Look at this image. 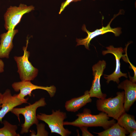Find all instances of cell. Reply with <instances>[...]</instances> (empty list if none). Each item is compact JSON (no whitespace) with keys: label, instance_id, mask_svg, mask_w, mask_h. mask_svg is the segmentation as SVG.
Returning <instances> with one entry per match:
<instances>
[{"label":"cell","instance_id":"obj_1","mask_svg":"<svg viewBox=\"0 0 136 136\" xmlns=\"http://www.w3.org/2000/svg\"><path fill=\"white\" fill-rule=\"evenodd\" d=\"M76 116L78 118L75 121H64V125H72L79 127L83 126L101 127L106 130L116 123L114 119L109 120V117L105 113L102 112L97 115H92L91 111L88 109H85L82 113H79Z\"/></svg>","mask_w":136,"mask_h":136},{"label":"cell","instance_id":"obj_2","mask_svg":"<svg viewBox=\"0 0 136 136\" xmlns=\"http://www.w3.org/2000/svg\"><path fill=\"white\" fill-rule=\"evenodd\" d=\"M46 105L45 98L42 97L32 104L23 108H14L11 111V113L16 116L20 122V115L22 114L24 117V122L21 125L20 134L28 133L32 125L34 124L37 125L39 123V121L36 114L37 110L38 108L44 107Z\"/></svg>","mask_w":136,"mask_h":136},{"label":"cell","instance_id":"obj_3","mask_svg":"<svg viewBox=\"0 0 136 136\" xmlns=\"http://www.w3.org/2000/svg\"><path fill=\"white\" fill-rule=\"evenodd\" d=\"M116 94L114 97L98 99L96 101V106L98 110L117 120L125 111L124 107V91L118 92Z\"/></svg>","mask_w":136,"mask_h":136},{"label":"cell","instance_id":"obj_4","mask_svg":"<svg viewBox=\"0 0 136 136\" xmlns=\"http://www.w3.org/2000/svg\"><path fill=\"white\" fill-rule=\"evenodd\" d=\"M37 116L38 120L47 124L51 133H57L61 136H69L71 133V131L63 126L64 120L67 118L65 112L61 111L60 110L55 111L52 110L51 114L40 113L37 114Z\"/></svg>","mask_w":136,"mask_h":136},{"label":"cell","instance_id":"obj_5","mask_svg":"<svg viewBox=\"0 0 136 136\" xmlns=\"http://www.w3.org/2000/svg\"><path fill=\"white\" fill-rule=\"evenodd\" d=\"M28 41V39L27 40L26 46L23 47V55L21 56H15L14 57L17 63V72L21 81L33 80L38 73V69L33 66L28 60L30 53L27 50Z\"/></svg>","mask_w":136,"mask_h":136},{"label":"cell","instance_id":"obj_6","mask_svg":"<svg viewBox=\"0 0 136 136\" xmlns=\"http://www.w3.org/2000/svg\"><path fill=\"white\" fill-rule=\"evenodd\" d=\"M34 9L35 7L33 5L27 6L22 4H20L18 7H10L7 9L4 15L6 29L8 31L14 29L23 15Z\"/></svg>","mask_w":136,"mask_h":136},{"label":"cell","instance_id":"obj_7","mask_svg":"<svg viewBox=\"0 0 136 136\" xmlns=\"http://www.w3.org/2000/svg\"><path fill=\"white\" fill-rule=\"evenodd\" d=\"M12 86L15 91H20V93L18 94V96L21 99H24L25 97L27 95L31 97L32 91L36 89H41L46 91L51 97L54 96L56 91V88L54 85L49 87L39 86L32 84L30 81H23L15 82Z\"/></svg>","mask_w":136,"mask_h":136},{"label":"cell","instance_id":"obj_8","mask_svg":"<svg viewBox=\"0 0 136 136\" xmlns=\"http://www.w3.org/2000/svg\"><path fill=\"white\" fill-rule=\"evenodd\" d=\"M121 11H120L119 13L114 16L109 22L107 25L105 26H103L102 28L99 29H97L94 31L90 32L86 28L85 25H84L82 27V29L84 31L86 32L87 34V37L85 38L82 39H76V41L77 42L76 46L80 45H84L85 48L89 50V47L90 42L94 38L98 35H103L108 32H112L116 36H118L121 33V28L118 27L112 28L110 26V24L113 19L119 15L121 14Z\"/></svg>","mask_w":136,"mask_h":136},{"label":"cell","instance_id":"obj_9","mask_svg":"<svg viewBox=\"0 0 136 136\" xmlns=\"http://www.w3.org/2000/svg\"><path fill=\"white\" fill-rule=\"evenodd\" d=\"M106 64L105 60H100L92 67L94 79L89 91L91 97H96L98 99H103L105 98L107 96L106 94L103 93L101 92L100 82L101 77L103 75Z\"/></svg>","mask_w":136,"mask_h":136},{"label":"cell","instance_id":"obj_10","mask_svg":"<svg viewBox=\"0 0 136 136\" xmlns=\"http://www.w3.org/2000/svg\"><path fill=\"white\" fill-rule=\"evenodd\" d=\"M27 97L24 99L19 98L18 94L12 95L10 90L7 89L2 94L1 108L0 110V122L2 123V119L5 115L15 107L24 103H28Z\"/></svg>","mask_w":136,"mask_h":136},{"label":"cell","instance_id":"obj_11","mask_svg":"<svg viewBox=\"0 0 136 136\" xmlns=\"http://www.w3.org/2000/svg\"><path fill=\"white\" fill-rule=\"evenodd\" d=\"M106 48L107 50L102 51V54L105 55L108 53H111L114 55L116 60V67L115 70L113 73L109 75H104V78L107 80L106 82L108 83L112 81L118 84L120 82L119 78L121 77H124L126 78H128L127 74L122 73L120 69V59L121 57H125L122 55L123 50L121 47L115 48L112 45L110 46L106 47Z\"/></svg>","mask_w":136,"mask_h":136},{"label":"cell","instance_id":"obj_12","mask_svg":"<svg viewBox=\"0 0 136 136\" xmlns=\"http://www.w3.org/2000/svg\"><path fill=\"white\" fill-rule=\"evenodd\" d=\"M117 87L124 90V107L125 111L128 112L136 100V84L126 79L119 84Z\"/></svg>","mask_w":136,"mask_h":136},{"label":"cell","instance_id":"obj_13","mask_svg":"<svg viewBox=\"0 0 136 136\" xmlns=\"http://www.w3.org/2000/svg\"><path fill=\"white\" fill-rule=\"evenodd\" d=\"M18 30H9L0 35V58H9L10 52L13 45V40Z\"/></svg>","mask_w":136,"mask_h":136},{"label":"cell","instance_id":"obj_14","mask_svg":"<svg viewBox=\"0 0 136 136\" xmlns=\"http://www.w3.org/2000/svg\"><path fill=\"white\" fill-rule=\"evenodd\" d=\"M91 98L89 91L86 90L83 95L66 101L65 107L67 111L75 112L87 103L91 102Z\"/></svg>","mask_w":136,"mask_h":136},{"label":"cell","instance_id":"obj_15","mask_svg":"<svg viewBox=\"0 0 136 136\" xmlns=\"http://www.w3.org/2000/svg\"><path fill=\"white\" fill-rule=\"evenodd\" d=\"M117 123L129 133L136 130V122L134 116L125 112L117 120Z\"/></svg>","mask_w":136,"mask_h":136},{"label":"cell","instance_id":"obj_16","mask_svg":"<svg viewBox=\"0 0 136 136\" xmlns=\"http://www.w3.org/2000/svg\"><path fill=\"white\" fill-rule=\"evenodd\" d=\"M98 136H125L129 133L117 122L107 129L99 133L93 132Z\"/></svg>","mask_w":136,"mask_h":136},{"label":"cell","instance_id":"obj_17","mask_svg":"<svg viewBox=\"0 0 136 136\" xmlns=\"http://www.w3.org/2000/svg\"><path fill=\"white\" fill-rule=\"evenodd\" d=\"M3 127L0 128V136H20L16 132L18 126L13 125L7 121L4 120L2 122Z\"/></svg>","mask_w":136,"mask_h":136},{"label":"cell","instance_id":"obj_18","mask_svg":"<svg viewBox=\"0 0 136 136\" xmlns=\"http://www.w3.org/2000/svg\"><path fill=\"white\" fill-rule=\"evenodd\" d=\"M37 125V133L35 136H48V132L45 129V125L44 124H38Z\"/></svg>","mask_w":136,"mask_h":136},{"label":"cell","instance_id":"obj_19","mask_svg":"<svg viewBox=\"0 0 136 136\" xmlns=\"http://www.w3.org/2000/svg\"><path fill=\"white\" fill-rule=\"evenodd\" d=\"M75 0H66L62 3L61 6L59 14H60L61 12L64 10L65 8L71 2H74Z\"/></svg>","mask_w":136,"mask_h":136},{"label":"cell","instance_id":"obj_20","mask_svg":"<svg viewBox=\"0 0 136 136\" xmlns=\"http://www.w3.org/2000/svg\"><path fill=\"white\" fill-rule=\"evenodd\" d=\"M79 128L82 132V136H93V134L90 132L88 130L87 128L88 127L85 126H83L80 127Z\"/></svg>","mask_w":136,"mask_h":136},{"label":"cell","instance_id":"obj_21","mask_svg":"<svg viewBox=\"0 0 136 136\" xmlns=\"http://www.w3.org/2000/svg\"><path fill=\"white\" fill-rule=\"evenodd\" d=\"M4 64L2 60L0 59V73L3 72L4 71Z\"/></svg>","mask_w":136,"mask_h":136},{"label":"cell","instance_id":"obj_22","mask_svg":"<svg viewBox=\"0 0 136 136\" xmlns=\"http://www.w3.org/2000/svg\"><path fill=\"white\" fill-rule=\"evenodd\" d=\"M129 136H136V130H134L129 133Z\"/></svg>","mask_w":136,"mask_h":136},{"label":"cell","instance_id":"obj_23","mask_svg":"<svg viewBox=\"0 0 136 136\" xmlns=\"http://www.w3.org/2000/svg\"><path fill=\"white\" fill-rule=\"evenodd\" d=\"M2 97V94L0 92V108H1Z\"/></svg>","mask_w":136,"mask_h":136},{"label":"cell","instance_id":"obj_24","mask_svg":"<svg viewBox=\"0 0 136 136\" xmlns=\"http://www.w3.org/2000/svg\"><path fill=\"white\" fill-rule=\"evenodd\" d=\"M81 0H75L74 2H76L78 1H81Z\"/></svg>","mask_w":136,"mask_h":136},{"label":"cell","instance_id":"obj_25","mask_svg":"<svg viewBox=\"0 0 136 136\" xmlns=\"http://www.w3.org/2000/svg\"><path fill=\"white\" fill-rule=\"evenodd\" d=\"M121 0L122 1V0Z\"/></svg>","mask_w":136,"mask_h":136}]
</instances>
